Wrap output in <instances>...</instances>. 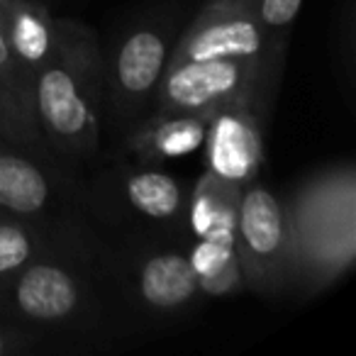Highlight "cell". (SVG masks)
I'll use <instances>...</instances> for the list:
<instances>
[{"label": "cell", "mask_w": 356, "mask_h": 356, "mask_svg": "<svg viewBox=\"0 0 356 356\" xmlns=\"http://www.w3.org/2000/svg\"><path fill=\"white\" fill-rule=\"evenodd\" d=\"M300 8L302 0H257V15L268 40L288 44V35Z\"/></svg>", "instance_id": "cell-18"}, {"label": "cell", "mask_w": 356, "mask_h": 356, "mask_svg": "<svg viewBox=\"0 0 356 356\" xmlns=\"http://www.w3.org/2000/svg\"><path fill=\"white\" fill-rule=\"evenodd\" d=\"M81 218H88V215H81ZM81 218L56 225H40L30 222L25 218H17V215L0 208V293L6 291L8 283L32 259L40 257L69 225H74Z\"/></svg>", "instance_id": "cell-15"}, {"label": "cell", "mask_w": 356, "mask_h": 356, "mask_svg": "<svg viewBox=\"0 0 356 356\" xmlns=\"http://www.w3.org/2000/svg\"><path fill=\"white\" fill-rule=\"evenodd\" d=\"M286 47L266 37L257 15V0H208L186 20L168 64L205 59L286 61Z\"/></svg>", "instance_id": "cell-10"}, {"label": "cell", "mask_w": 356, "mask_h": 356, "mask_svg": "<svg viewBox=\"0 0 356 356\" xmlns=\"http://www.w3.org/2000/svg\"><path fill=\"white\" fill-rule=\"evenodd\" d=\"M283 61L205 59L168 64L149 113L213 115L232 105H261L271 110Z\"/></svg>", "instance_id": "cell-7"}, {"label": "cell", "mask_w": 356, "mask_h": 356, "mask_svg": "<svg viewBox=\"0 0 356 356\" xmlns=\"http://www.w3.org/2000/svg\"><path fill=\"white\" fill-rule=\"evenodd\" d=\"M108 239L110 264L129 327L178 322L205 300L186 252L191 237L108 234Z\"/></svg>", "instance_id": "cell-5"}, {"label": "cell", "mask_w": 356, "mask_h": 356, "mask_svg": "<svg viewBox=\"0 0 356 356\" xmlns=\"http://www.w3.org/2000/svg\"><path fill=\"white\" fill-rule=\"evenodd\" d=\"M0 317L37 334L127 325L108 234L90 218L69 225L0 293Z\"/></svg>", "instance_id": "cell-1"}, {"label": "cell", "mask_w": 356, "mask_h": 356, "mask_svg": "<svg viewBox=\"0 0 356 356\" xmlns=\"http://www.w3.org/2000/svg\"><path fill=\"white\" fill-rule=\"evenodd\" d=\"M208 129V115L193 113H147L129 124L120 137L124 161L163 166L200 152Z\"/></svg>", "instance_id": "cell-12"}, {"label": "cell", "mask_w": 356, "mask_h": 356, "mask_svg": "<svg viewBox=\"0 0 356 356\" xmlns=\"http://www.w3.org/2000/svg\"><path fill=\"white\" fill-rule=\"evenodd\" d=\"M0 139L20 144V147H27V149H35V152L47 154V156L59 159L49 149V144L44 142V137H42L35 115L13 95V90L8 88L3 79H0Z\"/></svg>", "instance_id": "cell-17"}, {"label": "cell", "mask_w": 356, "mask_h": 356, "mask_svg": "<svg viewBox=\"0 0 356 356\" xmlns=\"http://www.w3.org/2000/svg\"><path fill=\"white\" fill-rule=\"evenodd\" d=\"M3 22L13 59L32 83L59 47V20L47 0H3Z\"/></svg>", "instance_id": "cell-13"}, {"label": "cell", "mask_w": 356, "mask_h": 356, "mask_svg": "<svg viewBox=\"0 0 356 356\" xmlns=\"http://www.w3.org/2000/svg\"><path fill=\"white\" fill-rule=\"evenodd\" d=\"M239 198H242L239 186L203 171V176L191 184L188 203H186V229L191 237L234 242Z\"/></svg>", "instance_id": "cell-14"}, {"label": "cell", "mask_w": 356, "mask_h": 356, "mask_svg": "<svg viewBox=\"0 0 356 356\" xmlns=\"http://www.w3.org/2000/svg\"><path fill=\"white\" fill-rule=\"evenodd\" d=\"M268 108L261 105H232L208 118L205 129V171L234 184L239 188L259 178L264 168V132Z\"/></svg>", "instance_id": "cell-11"}, {"label": "cell", "mask_w": 356, "mask_h": 356, "mask_svg": "<svg viewBox=\"0 0 356 356\" xmlns=\"http://www.w3.org/2000/svg\"><path fill=\"white\" fill-rule=\"evenodd\" d=\"M32 113L49 149L81 173L103 147V44L93 27L59 20V47L32 76Z\"/></svg>", "instance_id": "cell-2"}, {"label": "cell", "mask_w": 356, "mask_h": 356, "mask_svg": "<svg viewBox=\"0 0 356 356\" xmlns=\"http://www.w3.org/2000/svg\"><path fill=\"white\" fill-rule=\"evenodd\" d=\"M81 176V198L88 218L108 234H156L188 239L186 203L191 184L163 166L115 159L93 163Z\"/></svg>", "instance_id": "cell-4"}, {"label": "cell", "mask_w": 356, "mask_h": 356, "mask_svg": "<svg viewBox=\"0 0 356 356\" xmlns=\"http://www.w3.org/2000/svg\"><path fill=\"white\" fill-rule=\"evenodd\" d=\"M42 334L0 317V356H20L37 346Z\"/></svg>", "instance_id": "cell-20"}, {"label": "cell", "mask_w": 356, "mask_h": 356, "mask_svg": "<svg viewBox=\"0 0 356 356\" xmlns=\"http://www.w3.org/2000/svg\"><path fill=\"white\" fill-rule=\"evenodd\" d=\"M286 203L291 229L288 293L312 298L351 271L356 259V171L330 163L302 178Z\"/></svg>", "instance_id": "cell-3"}, {"label": "cell", "mask_w": 356, "mask_h": 356, "mask_svg": "<svg viewBox=\"0 0 356 356\" xmlns=\"http://www.w3.org/2000/svg\"><path fill=\"white\" fill-rule=\"evenodd\" d=\"M0 79L6 81V86L13 90V95L32 113V83L20 71L17 61L13 59V54H10V47H8L6 22H3V0H0Z\"/></svg>", "instance_id": "cell-19"}, {"label": "cell", "mask_w": 356, "mask_h": 356, "mask_svg": "<svg viewBox=\"0 0 356 356\" xmlns=\"http://www.w3.org/2000/svg\"><path fill=\"white\" fill-rule=\"evenodd\" d=\"M234 249L242 264L247 291L268 300L288 296L291 229L286 203L259 178L242 188Z\"/></svg>", "instance_id": "cell-9"}, {"label": "cell", "mask_w": 356, "mask_h": 356, "mask_svg": "<svg viewBox=\"0 0 356 356\" xmlns=\"http://www.w3.org/2000/svg\"><path fill=\"white\" fill-rule=\"evenodd\" d=\"M181 6H163L124 25L103 51V127L122 134L152 110L184 20Z\"/></svg>", "instance_id": "cell-6"}, {"label": "cell", "mask_w": 356, "mask_h": 356, "mask_svg": "<svg viewBox=\"0 0 356 356\" xmlns=\"http://www.w3.org/2000/svg\"><path fill=\"white\" fill-rule=\"evenodd\" d=\"M186 252H188L191 268L198 278V288L205 300L232 298L247 291V281H244V271L234 242L191 237Z\"/></svg>", "instance_id": "cell-16"}, {"label": "cell", "mask_w": 356, "mask_h": 356, "mask_svg": "<svg viewBox=\"0 0 356 356\" xmlns=\"http://www.w3.org/2000/svg\"><path fill=\"white\" fill-rule=\"evenodd\" d=\"M0 208L40 225L88 215L81 198L79 171L6 139H0Z\"/></svg>", "instance_id": "cell-8"}]
</instances>
